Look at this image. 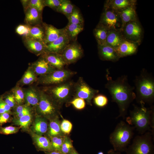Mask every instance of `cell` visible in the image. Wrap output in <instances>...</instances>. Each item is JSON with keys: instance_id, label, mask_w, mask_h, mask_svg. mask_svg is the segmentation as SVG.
Listing matches in <instances>:
<instances>
[{"instance_id": "obj_7", "label": "cell", "mask_w": 154, "mask_h": 154, "mask_svg": "<svg viewBox=\"0 0 154 154\" xmlns=\"http://www.w3.org/2000/svg\"><path fill=\"white\" fill-rule=\"evenodd\" d=\"M99 92V90L91 87L82 77H80L74 84L73 96L74 98L83 99L88 104L92 106V99Z\"/></svg>"}, {"instance_id": "obj_37", "label": "cell", "mask_w": 154, "mask_h": 154, "mask_svg": "<svg viewBox=\"0 0 154 154\" xmlns=\"http://www.w3.org/2000/svg\"><path fill=\"white\" fill-rule=\"evenodd\" d=\"M60 127L63 134L69 135L72 130V125L69 120L63 119L60 124Z\"/></svg>"}, {"instance_id": "obj_35", "label": "cell", "mask_w": 154, "mask_h": 154, "mask_svg": "<svg viewBox=\"0 0 154 154\" xmlns=\"http://www.w3.org/2000/svg\"><path fill=\"white\" fill-rule=\"evenodd\" d=\"M64 136V135L49 136L53 150L60 151Z\"/></svg>"}, {"instance_id": "obj_34", "label": "cell", "mask_w": 154, "mask_h": 154, "mask_svg": "<svg viewBox=\"0 0 154 154\" xmlns=\"http://www.w3.org/2000/svg\"><path fill=\"white\" fill-rule=\"evenodd\" d=\"M74 148L70 139L67 136H64L60 152L63 154H70Z\"/></svg>"}, {"instance_id": "obj_51", "label": "cell", "mask_w": 154, "mask_h": 154, "mask_svg": "<svg viewBox=\"0 0 154 154\" xmlns=\"http://www.w3.org/2000/svg\"><path fill=\"white\" fill-rule=\"evenodd\" d=\"M107 154H122L121 152L116 151L114 149H111L108 152Z\"/></svg>"}, {"instance_id": "obj_46", "label": "cell", "mask_w": 154, "mask_h": 154, "mask_svg": "<svg viewBox=\"0 0 154 154\" xmlns=\"http://www.w3.org/2000/svg\"><path fill=\"white\" fill-rule=\"evenodd\" d=\"M10 119V116L9 113L5 112L0 114V125L1 126L8 122Z\"/></svg>"}, {"instance_id": "obj_32", "label": "cell", "mask_w": 154, "mask_h": 154, "mask_svg": "<svg viewBox=\"0 0 154 154\" xmlns=\"http://www.w3.org/2000/svg\"><path fill=\"white\" fill-rule=\"evenodd\" d=\"M69 23L79 25H84V20L81 13L77 8H74L68 19Z\"/></svg>"}, {"instance_id": "obj_33", "label": "cell", "mask_w": 154, "mask_h": 154, "mask_svg": "<svg viewBox=\"0 0 154 154\" xmlns=\"http://www.w3.org/2000/svg\"><path fill=\"white\" fill-rule=\"evenodd\" d=\"M25 97L28 105L36 106L39 103L40 98L33 90H29L27 91L25 93Z\"/></svg>"}, {"instance_id": "obj_10", "label": "cell", "mask_w": 154, "mask_h": 154, "mask_svg": "<svg viewBox=\"0 0 154 154\" xmlns=\"http://www.w3.org/2000/svg\"><path fill=\"white\" fill-rule=\"evenodd\" d=\"M83 54L81 45L76 40L70 43L61 54L66 65H68L76 62L82 58Z\"/></svg>"}, {"instance_id": "obj_31", "label": "cell", "mask_w": 154, "mask_h": 154, "mask_svg": "<svg viewBox=\"0 0 154 154\" xmlns=\"http://www.w3.org/2000/svg\"><path fill=\"white\" fill-rule=\"evenodd\" d=\"M31 113L19 118H16L14 120L15 124L20 126L24 129L28 128L31 122Z\"/></svg>"}, {"instance_id": "obj_1", "label": "cell", "mask_w": 154, "mask_h": 154, "mask_svg": "<svg viewBox=\"0 0 154 154\" xmlns=\"http://www.w3.org/2000/svg\"><path fill=\"white\" fill-rule=\"evenodd\" d=\"M106 78L105 88L109 91L112 101L117 103L119 108V115L116 118L121 117L124 119L129 105L135 99V88L129 83L127 76L122 75L113 80L107 74Z\"/></svg>"}, {"instance_id": "obj_44", "label": "cell", "mask_w": 154, "mask_h": 154, "mask_svg": "<svg viewBox=\"0 0 154 154\" xmlns=\"http://www.w3.org/2000/svg\"><path fill=\"white\" fill-rule=\"evenodd\" d=\"M14 97L16 102L18 104H21L23 102L25 94L21 89L18 88L15 91Z\"/></svg>"}, {"instance_id": "obj_20", "label": "cell", "mask_w": 154, "mask_h": 154, "mask_svg": "<svg viewBox=\"0 0 154 154\" xmlns=\"http://www.w3.org/2000/svg\"><path fill=\"white\" fill-rule=\"evenodd\" d=\"M33 68L37 74L42 76L50 74L56 70L43 57L35 63Z\"/></svg>"}, {"instance_id": "obj_38", "label": "cell", "mask_w": 154, "mask_h": 154, "mask_svg": "<svg viewBox=\"0 0 154 154\" xmlns=\"http://www.w3.org/2000/svg\"><path fill=\"white\" fill-rule=\"evenodd\" d=\"M30 27L27 25L21 24L17 27L16 31L18 34L24 37H28L30 33Z\"/></svg>"}, {"instance_id": "obj_29", "label": "cell", "mask_w": 154, "mask_h": 154, "mask_svg": "<svg viewBox=\"0 0 154 154\" xmlns=\"http://www.w3.org/2000/svg\"><path fill=\"white\" fill-rule=\"evenodd\" d=\"M74 8V6L70 1L62 0L60 5L56 11L64 14L68 19Z\"/></svg>"}, {"instance_id": "obj_42", "label": "cell", "mask_w": 154, "mask_h": 154, "mask_svg": "<svg viewBox=\"0 0 154 154\" xmlns=\"http://www.w3.org/2000/svg\"><path fill=\"white\" fill-rule=\"evenodd\" d=\"M19 128L17 127L9 126L0 128V133L4 135H9L17 132Z\"/></svg>"}, {"instance_id": "obj_43", "label": "cell", "mask_w": 154, "mask_h": 154, "mask_svg": "<svg viewBox=\"0 0 154 154\" xmlns=\"http://www.w3.org/2000/svg\"><path fill=\"white\" fill-rule=\"evenodd\" d=\"M62 1V0H43L44 6H48L56 11L60 5Z\"/></svg>"}, {"instance_id": "obj_12", "label": "cell", "mask_w": 154, "mask_h": 154, "mask_svg": "<svg viewBox=\"0 0 154 154\" xmlns=\"http://www.w3.org/2000/svg\"><path fill=\"white\" fill-rule=\"evenodd\" d=\"M121 30L125 39L137 43L140 41L142 31L141 27L137 21L127 23Z\"/></svg>"}, {"instance_id": "obj_48", "label": "cell", "mask_w": 154, "mask_h": 154, "mask_svg": "<svg viewBox=\"0 0 154 154\" xmlns=\"http://www.w3.org/2000/svg\"><path fill=\"white\" fill-rule=\"evenodd\" d=\"M30 114V110L29 108H27L22 112L16 115V118H19Z\"/></svg>"}, {"instance_id": "obj_8", "label": "cell", "mask_w": 154, "mask_h": 154, "mask_svg": "<svg viewBox=\"0 0 154 154\" xmlns=\"http://www.w3.org/2000/svg\"><path fill=\"white\" fill-rule=\"evenodd\" d=\"M108 30L114 29L121 31L122 29V23L120 12L106 7L102 13L99 23Z\"/></svg>"}, {"instance_id": "obj_19", "label": "cell", "mask_w": 154, "mask_h": 154, "mask_svg": "<svg viewBox=\"0 0 154 154\" xmlns=\"http://www.w3.org/2000/svg\"><path fill=\"white\" fill-rule=\"evenodd\" d=\"M43 54V57L56 70L64 69V66L66 65L61 54L45 52Z\"/></svg>"}, {"instance_id": "obj_52", "label": "cell", "mask_w": 154, "mask_h": 154, "mask_svg": "<svg viewBox=\"0 0 154 154\" xmlns=\"http://www.w3.org/2000/svg\"><path fill=\"white\" fill-rule=\"evenodd\" d=\"M70 154H79L76 150L74 148Z\"/></svg>"}, {"instance_id": "obj_50", "label": "cell", "mask_w": 154, "mask_h": 154, "mask_svg": "<svg viewBox=\"0 0 154 154\" xmlns=\"http://www.w3.org/2000/svg\"><path fill=\"white\" fill-rule=\"evenodd\" d=\"M45 154H63L60 151L56 150H52L45 151Z\"/></svg>"}, {"instance_id": "obj_6", "label": "cell", "mask_w": 154, "mask_h": 154, "mask_svg": "<svg viewBox=\"0 0 154 154\" xmlns=\"http://www.w3.org/2000/svg\"><path fill=\"white\" fill-rule=\"evenodd\" d=\"M74 83L67 81L51 88L50 93L59 105L67 102L73 95Z\"/></svg>"}, {"instance_id": "obj_45", "label": "cell", "mask_w": 154, "mask_h": 154, "mask_svg": "<svg viewBox=\"0 0 154 154\" xmlns=\"http://www.w3.org/2000/svg\"><path fill=\"white\" fill-rule=\"evenodd\" d=\"M11 109L2 98L0 97V114L5 112L9 113Z\"/></svg>"}, {"instance_id": "obj_17", "label": "cell", "mask_w": 154, "mask_h": 154, "mask_svg": "<svg viewBox=\"0 0 154 154\" xmlns=\"http://www.w3.org/2000/svg\"><path fill=\"white\" fill-rule=\"evenodd\" d=\"M24 38V44L29 50L38 54L45 52L46 45L44 42L29 37Z\"/></svg>"}, {"instance_id": "obj_39", "label": "cell", "mask_w": 154, "mask_h": 154, "mask_svg": "<svg viewBox=\"0 0 154 154\" xmlns=\"http://www.w3.org/2000/svg\"><path fill=\"white\" fill-rule=\"evenodd\" d=\"M69 103L72 104L75 108L78 110L84 109L86 105L85 100L79 98H74Z\"/></svg>"}, {"instance_id": "obj_5", "label": "cell", "mask_w": 154, "mask_h": 154, "mask_svg": "<svg viewBox=\"0 0 154 154\" xmlns=\"http://www.w3.org/2000/svg\"><path fill=\"white\" fill-rule=\"evenodd\" d=\"M153 135L147 131L134 138L125 151L126 154H154Z\"/></svg>"}, {"instance_id": "obj_4", "label": "cell", "mask_w": 154, "mask_h": 154, "mask_svg": "<svg viewBox=\"0 0 154 154\" xmlns=\"http://www.w3.org/2000/svg\"><path fill=\"white\" fill-rule=\"evenodd\" d=\"M134 128L121 121L110 134L109 140L114 150L119 152L125 151L133 135Z\"/></svg>"}, {"instance_id": "obj_2", "label": "cell", "mask_w": 154, "mask_h": 154, "mask_svg": "<svg viewBox=\"0 0 154 154\" xmlns=\"http://www.w3.org/2000/svg\"><path fill=\"white\" fill-rule=\"evenodd\" d=\"M140 106L133 105V109L130 111L129 116L126 121L129 125L132 126L139 133L142 134L151 129L153 135L154 131V110L153 108H146L145 105Z\"/></svg>"}, {"instance_id": "obj_14", "label": "cell", "mask_w": 154, "mask_h": 154, "mask_svg": "<svg viewBox=\"0 0 154 154\" xmlns=\"http://www.w3.org/2000/svg\"><path fill=\"white\" fill-rule=\"evenodd\" d=\"M98 50L100 58L103 60L115 62L120 58L115 49L107 44L98 45Z\"/></svg>"}, {"instance_id": "obj_21", "label": "cell", "mask_w": 154, "mask_h": 154, "mask_svg": "<svg viewBox=\"0 0 154 154\" xmlns=\"http://www.w3.org/2000/svg\"><path fill=\"white\" fill-rule=\"evenodd\" d=\"M125 39L119 31L109 30L106 40V44L116 48Z\"/></svg>"}, {"instance_id": "obj_25", "label": "cell", "mask_w": 154, "mask_h": 154, "mask_svg": "<svg viewBox=\"0 0 154 154\" xmlns=\"http://www.w3.org/2000/svg\"><path fill=\"white\" fill-rule=\"evenodd\" d=\"M109 30L103 25L99 23L93 30V34L98 45L106 44Z\"/></svg>"}, {"instance_id": "obj_30", "label": "cell", "mask_w": 154, "mask_h": 154, "mask_svg": "<svg viewBox=\"0 0 154 154\" xmlns=\"http://www.w3.org/2000/svg\"><path fill=\"white\" fill-rule=\"evenodd\" d=\"M60 124L59 120L56 118L50 121L48 131L49 136L64 135L61 130Z\"/></svg>"}, {"instance_id": "obj_13", "label": "cell", "mask_w": 154, "mask_h": 154, "mask_svg": "<svg viewBox=\"0 0 154 154\" xmlns=\"http://www.w3.org/2000/svg\"><path fill=\"white\" fill-rule=\"evenodd\" d=\"M63 29L62 33L56 39L46 45L45 52L61 54L65 48L71 42Z\"/></svg>"}, {"instance_id": "obj_47", "label": "cell", "mask_w": 154, "mask_h": 154, "mask_svg": "<svg viewBox=\"0 0 154 154\" xmlns=\"http://www.w3.org/2000/svg\"><path fill=\"white\" fill-rule=\"evenodd\" d=\"M4 100L5 102L11 108L13 107L15 105L16 102L14 96L13 95L7 96Z\"/></svg>"}, {"instance_id": "obj_22", "label": "cell", "mask_w": 154, "mask_h": 154, "mask_svg": "<svg viewBox=\"0 0 154 154\" xmlns=\"http://www.w3.org/2000/svg\"><path fill=\"white\" fill-rule=\"evenodd\" d=\"M32 136L39 150L45 151L53 150L50 141L47 137L35 133L32 134Z\"/></svg>"}, {"instance_id": "obj_9", "label": "cell", "mask_w": 154, "mask_h": 154, "mask_svg": "<svg viewBox=\"0 0 154 154\" xmlns=\"http://www.w3.org/2000/svg\"><path fill=\"white\" fill-rule=\"evenodd\" d=\"M76 72L63 69L56 70L48 74L42 76L41 81L44 84H58L68 81Z\"/></svg>"}, {"instance_id": "obj_11", "label": "cell", "mask_w": 154, "mask_h": 154, "mask_svg": "<svg viewBox=\"0 0 154 154\" xmlns=\"http://www.w3.org/2000/svg\"><path fill=\"white\" fill-rule=\"evenodd\" d=\"M38 105L40 112L46 117L54 116L58 112L59 105L43 92L40 94Z\"/></svg>"}, {"instance_id": "obj_41", "label": "cell", "mask_w": 154, "mask_h": 154, "mask_svg": "<svg viewBox=\"0 0 154 154\" xmlns=\"http://www.w3.org/2000/svg\"><path fill=\"white\" fill-rule=\"evenodd\" d=\"M35 76L31 70H28L25 74L22 79V82L25 84H29L34 80Z\"/></svg>"}, {"instance_id": "obj_23", "label": "cell", "mask_w": 154, "mask_h": 154, "mask_svg": "<svg viewBox=\"0 0 154 154\" xmlns=\"http://www.w3.org/2000/svg\"><path fill=\"white\" fill-rule=\"evenodd\" d=\"M63 28L71 41L74 42L77 40L78 35L83 30L84 25L75 24L68 22Z\"/></svg>"}, {"instance_id": "obj_15", "label": "cell", "mask_w": 154, "mask_h": 154, "mask_svg": "<svg viewBox=\"0 0 154 154\" xmlns=\"http://www.w3.org/2000/svg\"><path fill=\"white\" fill-rule=\"evenodd\" d=\"M137 43L124 39L120 45L115 48L120 58L135 54L137 48Z\"/></svg>"}, {"instance_id": "obj_49", "label": "cell", "mask_w": 154, "mask_h": 154, "mask_svg": "<svg viewBox=\"0 0 154 154\" xmlns=\"http://www.w3.org/2000/svg\"><path fill=\"white\" fill-rule=\"evenodd\" d=\"M27 108V107L24 106H19L16 109L15 112L16 115L22 112Z\"/></svg>"}, {"instance_id": "obj_36", "label": "cell", "mask_w": 154, "mask_h": 154, "mask_svg": "<svg viewBox=\"0 0 154 154\" xmlns=\"http://www.w3.org/2000/svg\"><path fill=\"white\" fill-rule=\"evenodd\" d=\"M95 105L99 107H103L106 106L108 103V99L105 95L99 94L96 95L93 98Z\"/></svg>"}, {"instance_id": "obj_53", "label": "cell", "mask_w": 154, "mask_h": 154, "mask_svg": "<svg viewBox=\"0 0 154 154\" xmlns=\"http://www.w3.org/2000/svg\"><path fill=\"white\" fill-rule=\"evenodd\" d=\"M97 154H104V153L102 151H100Z\"/></svg>"}, {"instance_id": "obj_3", "label": "cell", "mask_w": 154, "mask_h": 154, "mask_svg": "<svg viewBox=\"0 0 154 154\" xmlns=\"http://www.w3.org/2000/svg\"><path fill=\"white\" fill-rule=\"evenodd\" d=\"M136 98L140 104H152L154 100V80L152 76L143 69L135 80Z\"/></svg>"}, {"instance_id": "obj_16", "label": "cell", "mask_w": 154, "mask_h": 154, "mask_svg": "<svg viewBox=\"0 0 154 154\" xmlns=\"http://www.w3.org/2000/svg\"><path fill=\"white\" fill-rule=\"evenodd\" d=\"M25 21L27 25L32 26L41 24L42 13L35 8L30 7H27L25 9Z\"/></svg>"}, {"instance_id": "obj_28", "label": "cell", "mask_w": 154, "mask_h": 154, "mask_svg": "<svg viewBox=\"0 0 154 154\" xmlns=\"http://www.w3.org/2000/svg\"><path fill=\"white\" fill-rule=\"evenodd\" d=\"M41 24L31 26L28 37L44 42V30L42 25Z\"/></svg>"}, {"instance_id": "obj_24", "label": "cell", "mask_w": 154, "mask_h": 154, "mask_svg": "<svg viewBox=\"0 0 154 154\" xmlns=\"http://www.w3.org/2000/svg\"><path fill=\"white\" fill-rule=\"evenodd\" d=\"M120 13L122 23V29L127 23L137 21V15L134 5L127 8Z\"/></svg>"}, {"instance_id": "obj_18", "label": "cell", "mask_w": 154, "mask_h": 154, "mask_svg": "<svg viewBox=\"0 0 154 154\" xmlns=\"http://www.w3.org/2000/svg\"><path fill=\"white\" fill-rule=\"evenodd\" d=\"M44 32V42L47 45L55 40L61 34L63 29H58L53 25L42 23Z\"/></svg>"}, {"instance_id": "obj_27", "label": "cell", "mask_w": 154, "mask_h": 154, "mask_svg": "<svg viewBox=\"0 0 154 154\" xmlns=\"http://www.w3.org/2000/svg\"><path fill=\"white\" fill-rule=\"evenodd\" d=\"M33 128L35 133L42 135L47 131L48 129V124L44 119L37 117L35 120Z\"/></svg>"}, {"instance_id": "obj_26", "label": "cell", "mask_w": 154, "mask_h": 154, "mask_svg": "<svg viewBox=\"0 0 154 154\" xmlns=\"http://www.w3.org/2000/svg\"><path fill=\"white\" fill-rule=\"evenodd\" d=\"M106 7L120 12L127 8L133 5L135 1L128 0H110Z\"/></svg>"}, {"instance_id": "obj_40", "label": "cell", "mask_w": 154, "mask_h": 154, "mask_svg": "<svg viewBox=\"0 0 154 154\" xmlns=\"http://www.w3.org/2000/svg\"><path fill=\"white\" fill-rule=\"evenodd\" d=\"M44 7L43 0H30L28 1L27 7H30L35 8L42 13Z\"/></svg>"}]
</instances>
